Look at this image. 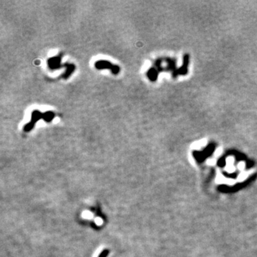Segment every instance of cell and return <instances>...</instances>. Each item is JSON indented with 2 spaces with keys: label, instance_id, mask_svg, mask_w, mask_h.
Wrapping results in <instances>:
<instances>
[{
  "label": "cell",
  "instance_id": "obj_3",
  "mask_svg": "<svg viewBox=\"0 0 257 257\" xmlns=\"http://www.w3.org/2000/svg\"><path fill=\"white\" fill-rule=\"evenodd\" d=\"M60 57H56L54 58H51V59H49L48 61V65L50 69H52V70H55V69H58L61 67L60 64Z\"/></svg>",
  "mask_w": 257,
  "mask_h": 257
},
{
  "label": "cell",
  "instance_id": "obj_4",
  "mask_svg": "<svg viewBox=\"0 0 257 257\" xmlns=\"http://www.w3.org/2000/svg\"><path fill=\"white\" fill-rule=\"evenodd\" d=\"M54 117V114L52 112H48L44 114V121H47V122L51 121Z\"/></svg>",
  "mask_w": 257,
  "mask_h": 257
},
{
  "label": "cell",
  "instance_id": "obj_6",
  "mask_svg": "<svg viewBox=\"0 0 257 257\" xmlns=\"http://www.w3.org/2000/svg\"><path fill=\"white\" fill-rule=\"evenodd\" d=\"M96 222H97V224L98 223V224H101V223H102V220L101 219H97V220H96Z\"/></svg>",
  "mask_w": 257,
  "mask_h": 257
},
{
  "label": "cell",
  "instance_id": "obj_1",
  "mask_svg": "<svg viewBox=\"0 0 257 257\" xmlns=\"http://www.w3.org/2000/svg\"><path fill=\"white\" fill-rule=\"evenodd\" d=\"M95 67L98 70H103V69H108L112 71V72L116 75L119 72V67L116 65H113L107 61H98L95 63Z\"/></svg>",
  "mask_w": 257,
  "mask_h": 257
},
{
  "label": "cell",
  "instance_id": "obj_2",
  "mask_svg": "<svg viewBox=\"0 0 257 257\" xmlns=\"http://www.w3.org/2000/svg\"><path fill=\"white\" fill-rule=\"evenodd\" d=\"M44 119V114H42L41 112H39V111L35 110L32 112V115H31V121L30 123H28L27 124H26L25 128H24V130L25 131H30L31 129L33 128L34 124L39 119Z\"/></svg>",
  "mask_w": 257,
  "mask_h": 257
},
{
  "label": "cell",
  "instance_id": "obj_5",
  "mask_svg": "<svg viewBox=\"0 0 257 257\" xmlns=\"http://www.w3.org/2000/svg\"><path fill=\"white\" fill-rule=\"evenodd\" d=\"M75 67L72 64H68L67 65V71L65 72V75H64V78L67 79L70 76V74L75 70Z\"/></svg>",
  "mask_w": 257,
  "mask_h": 257
}]
</instances>
